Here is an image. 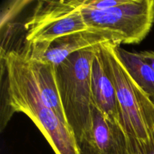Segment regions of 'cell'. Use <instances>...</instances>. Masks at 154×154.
Masks as SVG:
<instances>
[{
    "label": "cell",
    "instance_id": "cell-4",
    "mask_svg": "<svg viewBox=\"0 0 154 154\" xmlns=\"http://www.w3.org/2000/svg\"><path fill=\"white\" fill-rule=\"evenodd\" d=\"M82 5L83 0L38 1L24 24L26 43L23 52L38 60L56 38L89 29L83 17Z\"/></svg>",
    "mask_w": 154,
    "mask_h": 154
},
{
    "label": "cell",
    "instance_id": "cell-3",
    "mask_svg": "<svg viewBox=\"0 0 154 154\" xmlns=\"http://www.w3.org/2000/svg\"><path fill=\"white\" fill-rule=\"evenodd\" d=\"M119 45L115 42L101 45L105 67L115 87L122 122L129 139L147 141L154 131V102L123 66L117 54Z\"/></svg>",
    "mask_w": 154,
    "mask_h": 154
},
{
    "label": "cell",
    "instance_id": "cell-11",
    "mask_svg": "<svg viewBox=\"0 0 154 154\" xmlns=\"http://www.w3.org/2000/svg\"><path fill=\"white\" fill-rule=\"evenodd\" d=\"M131 154H154V131L147 141L129 139Z\"/></svg>",
    "mask_w": 154,
    "mask_h": 154
},
{
    "label": "cell",
    "instance_id": "cell-12",
    "mask_svg": "<svg viewBox=\"0 0 154 154\" xmlns=\"http://www.w3.org/2000/svg\"><path fill=\"white\" fill-rule=\"evenodd\" d=\"M126 0H83V8L92 10H106L121 5Z\"/></svg>",
    "mask_w": 154,
    "mask_h": 154
},
{
    "label": "cell",
    "instance_id": "cell-13",
    "mask_svg": "<svg viewBox=\"0 0 154 154\" xmlns=\"http://www.w3.org/2000/svg\"><path fill=\"white\" fill-rule=\"evenodd\" d=\"M140 56L151 66L154 70V51H145L139 52Z\"/></svg>",
    "mask_w": 154,
    "mask_h": 154
},
{
    "label": "cell",
    "instance_id": "cell-5",
    "mask_svg": "<svg viewBox=\"0 0 154 154\" xmlns=\"http://www.w3.org/2000/svg\"><path fill=\"white\" fill-rule=\"evenodd\" d=\"M88 28L112 32L120 35L123 44L142 42L154 23V0H126L106 10L81 8Z\"/></svg>",
    "mask_w": 154,
    "mask_h": 154
},
{
    "label": "cell",
    "instance_id": "cell-9",
    "mask_svg": "<svg viewBox=\"0 0 154 154\" xmlns=\"http://www.w3.org/2000/svg\"><path fill=\"white\" fill-rule=\"evenodd\" d=\"M25 56L43 102L67 124L57 90L54 66L42 60L29 58L26 54Z\"/></svg>",
    "mask_w": 154,
    "mask_h": 154
},
{
    "label": "cell",
    "instance_id": "cell-8",
    "mask_svg": "<svg viewBox=\"0 0 154 154\" xmlns=\"http://www.w3.org/2000/svg\"><path fill=\"white\" fill-rule=\"evenodd\" d=\"M91 91L93 103L95 106L123 126L115 87L107 72L101 45L95 48L93 54L91 68Z\"/></svg>",
    "mask_w": 154,
    "mask_h": 154
},
{
    "label": "cell",
    "instance_id": "cell-1",
    "mask_svg": "<svg viewBox=\"0 0 154 154\" xmlns=\"http://www.w3.org/2000/svg\"><path fill=\"white\" fill-rule=\"evenodd\" d=\"M1 130L14 113L28 116L55 154H80L73 132L43 102L22 51L1 54Z\"/></svg>",
    "mask_w": 154,
    "mask_h": 154
},
{
    "label": "cell",
    "instance_id": "cell-10",
    "mask_svg": "<svg viewBox=\"0 0 154 154\" xmlns=\"http://www.w3.org/2000/svg\"><path fill=\"white\" fill-rule=\"evenodd\" d=\"M120 61L135 84L154 102V70L140 56L139 53L130 52L117 46Z\"/></svg>",
    "mask_w": 154,
    "mask_h": 154
},
{
    "label": "cell",
    "instance_id": "cell-2",
    "mask_svg": "<svg viewBox=\"0 0 154 154\" xmlns=\"http://www.w3.org/2000/svg\"><path fill=\"white\" fill-rule=\"evenodd\" d=\"M95 48L74 53L54 66L57 90L66 123L77 143L92 126L91 68Z\"/></svg>",
    "mask_w": 154,
    "mask_h": 154
},
{
    "label": "cell",
    "instance_id": "cell-6",
    "mask_svg": "<svg viewBox=\"0 0 154 154\" xmlns=\"http://www.w3.org/2000/svg\"><path fill=\"white\" fill-rule=\"evenodd\" d=\"M78 146L80 154H131L130 141L124 127L93 103L91 129Z\"/></svg>",
    "mask_w": 154,
    "mask_h": 154
},
{
    "label": "cell",
    "instance_id": "cell-7",
    "mask_svg": "<svg viewBox=\"0 0 154 154\" xmlns=\"http://www.w3.org/2000/svg\"><path fill=\"white\" fill-rule=\"evenodd\" d=\"M108 42L121 45L123 38L112 32L89 28L56 38L51 42L38 60L55 66L74 53Z\"/></svg>",
    "mask_w": 154,
    "mask_h": 154
}]
</instances>
